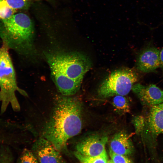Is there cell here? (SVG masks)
I'll return each instance as SVG.
<instances>
[{
	"label": "cell",
	"mask_w": 163,
	"mask_h": 163,
	"mask_svg": "<svg viewBox=\"0 0 163 163\" xmlns=\"http://www.w3.org/2000/svg\"><path fill=\"white\" fill-rule=\"evenodd\" d=\"M134 150L130 136L124 132L116 134L110 142L109 150L115 154L128 156L133 154Z\"/></svg>",
	"instance_id": "8fae6325"
},
{
	"label": "cell",
	"mask_w": 163,
	"mask_h": 163,
	"mask_svg": "<svg viewBox=\"0 0 163 163\" xmlns=\"http://www.w3.org/2000/svg\"><path fill=\"white\" fill-rule=\"evenodd\" d=\"M2 115L0 113V145H8L18 139L21 128L17 123Z\"/></svg>",
	"instance_id": "7c38bea8"
},
{
	"label": "cell",
	"mask_w": 163,
	"mask_h": 163,
	"mask_svg": "<svg viewBox=\"0 0 163 163\" xmlns=\"http://www.w3.org/2000/svg\"><path fill=\"white\" fill-rule=\"evenodd\" d=\"M160 67L163 69V48L160 52Z\"/></svg>",
	"instance_id": "7402d4cb"
},
{
	"label": "cell",
	"mask_w": 163,
	"mask_h": 163,
	"mask_svg": "<svg viewBox=\"0 0 163 163\" xmlns=\"http://www.w3.org/2000/svg\"><path fill=\"white\" fill-rule=\"evenodd\" d=\"M45 56L52 79L59 91L65 96H72L75 94L80 89L82 82L68 78L52 53H46Z\"/></svg>",
	"instance_id": "8992f818"
},
{
	"label": "cell",
	"mask_w": 163,
	"mask_h": 163,
	"mask_svg": "<svg viewBox=\"0 0 163 163\" xmlns=\"http://www.w3.org/2000/svg\"><path fill=\"white\" fill-rule=\"evenodd\" d=\"M76 157L83 163H107L108 157L107 153L95 156L84 155L75 152Z\"/></svg>",
	"instance_id": "9a60e30c"
},
{
	"label": "cell",
	"mask_w": 163,
	"mask_h": 163,
	"mask_svg": "<svg viewBox=\"0 0 163 163\" xmlns=\"http://www.w3.org/2000/svg\"><path fill=\"white\" fill-rule=\"evenodd\" d=\"M54 104L42 137L60 152L66 149L69 139L81 131L82 106L76 97L62 95L56 97Z\"/></svg>",
	"instance_id": "6da1fadb"
},
{
	"label": "cell",
	"mask_w": 163,
	"mask_h": 163,
	"mask_svg": "<svg viewBox=\"0 0 163 163\" xmlns=\"http://www.w3.org/2000/svg\"><path fill=\"white\" fill-rule=\"evenodd\" d=\"M108 138L107 136L92 135L79 142L76 146L75 152L90 156L100 155L107 153L105 145Z\"/></svg>",
	"instance_id": "ba28073f"
},
{
	"label": "cell",
	"mask_w": 163,
	"mask_h": 163,
	"mask_svg": "<svg viewBox=\"0 0 163 163\" xmlns=\"http://www.w3.org/2000/svg\"><path fill=\"white\" fill-rule=\"evenodd\" d=\"M11 8L16 10L27 9L30 5L28 0H3Z\"/></svg>",
	"instance_id": "d6986e66"
},
{
	"label": "cell",
	"mask_w": 163,
	"mask_h": 163,
	"mask_svg": "<svg viewBox=\"0 0 163 163\" xmlns=\"http://www.w3.org/2000/svg\"><path fill=\"white\" fill-rule=\"evenodd\" d=\"M111 159L114 163H134L128 156L118 155L109 150Z\"/></svg>",
	"instance_id": "ffe728a7"
},
{
	"label": "cell",
	"mask_w": 163,
	"mask_h": 163,
	"mask_svg": "<svg viewBox=\"0 0 163 163\" xmlns=\"http://www.w3.org/2000/svg\"><path fill=\"white\" fill-rule=\"evenodd\" d=\"M1 21L0 38L2 44L21 55L33 54L34 28L29 17L18 13Z\"/></svg>",
	"instance_id": "7a4b0ae2"
},
{
	"label": "cell",
	"mask_w": 163,
	"mask_h": 163,
	"mask_svg": "<svg viewBox=\"0 0 163 163\" xmlns=\"http://www.w3.org/2000/svg\"><path fill=\"white\" fill-rule=\"evenodd\" d=\"M9 50L3 44L0 47V113L2 115L9 106L14 111L20 110V105L16 95L17 91L27 96L26 93L17 85Z\"/></svg>",
	"instance_id": "3957f363"
},
{
	"label": "cell",
	"mask_w": 163,
	"mask_h": 163,
	"mask_svg": "<svg viewBox=\"0 0 163 163\" xmlns=\"http://www.w3.org/2000/svg\"><path fill=\"white\" fill-rule=\"evenodd\" d=\"M52 53L66 76L75 81L82 82L84 75L92 66L89 58L79 52H57Z\"/></svg>",
	"instance_id": "5b68a950"
},
{
	"label": "cell",
	"mask_w": 163,
	"mask_h": 163,
	"mask_svg": "<svg viewBox=\"0 0 163 163\" xmlns=\"http://www.w3.org/2000/svg\"><path fill=\"white\" fill-rule=\"evenodd\" d=\"M132 90L144 105L152 106L163 103V90L154 84L134 85Z\"/></svg>",
	"instance_id": "9c48e42d"
},
{
	"label": "cell",
	"mask_w": 163,
	"mask_h": 163,
	"mask_svg": "<svg viewBox=\"0 0 163 163\" xmlns=\"http://www.w3.org/2000/svg\"><path fill=\"white\" fill-rule=\"evenodd\" d=\"M0 163H13V157L8 145H0Z\"/></svg>",
	"instance_id": "e0dca14e"
},
{
	"label": "cell",
	"mask_w": 163,
	"mask_h": 163,
	"mask_svg": "<svg viewBox=\"0 0 163 163\" xmlns=\"http://www.w3.org/2000/svg\"><path fill=\"white\" fill-rule=\"evenodd\" d=\"M147 123L150 132L155 136L163 134V103L151 107Z\"/></svg>",
	"instance_id": "4fadbf2b"
},
{
	"label": "cell",
	"mask_w": 163,
	"mask_h": 163,
	"mask_svg": "<svg viewBox=\"0 0 163 163\" xmlns=\"http://www.w3.org/2000/svg\"><path fill=\"white\" fill-rule=\"evenodd\" d=\"M32 151L39 163H66L60 152L43 137L34 142Z\"/></svg>",
	"instance_id": "52a82bcc"
},
{
	"label": "cell",
	"mask_w": 163,
	"mask_h": 163,
	"mask_svg": "<svg viewBox=\"0 0 163 163\" xmlns=\"http://www.w3.org/2000/svg\"><path fill=\"white\" fill-rule=\"evenodd\" d=\"M138 79V75L133 69H119L112 72L103 81L98 89V94L103 98L117 95L125 96Z\"/></svg>",
	"instance_id": "277c9868"
},
{
	"label": "cell",
	"mask_w": 163,
	"mask_h": 163,
	"mask_svg": "<svg viewBox=\"0 0 163 163\" xmlns=\"http://www.w3.org/2000/svg\"><path fill=\"white\" fill-rule=\"evenodd\" d=\"M17 10L10 7L3 0H0V20L8 18L14 14Z\"/></svg>",
	"instance_id": "ac0fdd59"
},
{
	"label": "cell",
	"mask_w": 163,
	"mask_h": 163,
	"mask_svg": "<svg viewBox=\"0 0 163 163\" xmlns=\"http://www.w3.org/2000/svg\"><path fill=\"white\" fill-rule=\"evenodd\" d=\"M17 163H39L35 155L32 151L24 149L17 161Z\"/></svg>",
	"instance_id": "2e32d148"
},
{
	"label": "cell",
	"mask_w": 163,
	"mask_h": 163,
	"mask_svg": "<svg viewBox=\"0 0 163 163\" xmlns=\"http://www.w3.org/2000/svg\"><path fill=\"white\" fill-rule=\"evenodd\" d=\"M107 163H114L113 161L111 160H108Z\"/></svg>",
	"instance_id": "603a6c76"
},
{
	"label": "cell",
	"mask_w": 163,
	"mask_h": 163,
	"mask_svg": "<svg viewBox=\"0 0 163 163\" xmlns=\"http://www.w3.org/2000/svg\"><path fill=\"white\" fill-rule=\"evenodd\" d=\"M133 123L136 132L140 131L144 126L143 119L141 117H136L134 119Z\"/></svg>",
	"instance_id": "44dd1931"
},
{
	"label": "cell",
	"mask_w": 163,
	"mask_h": 163,
	"mask_svg": "<svg viewBox=\"0 0 163 163\" xmlns=\"http://www.w3.org/2000/svg\"><path fill=\"white\" fill-rule=\"evenodd\" d=\"M112 105L115 110L119 113H126L130 111L129 103L124 96L117 95L114 96L113 99Z\"/></svg>",
	"instance_id": "5bb4252c"
},
{
	"label": "cell",
	"mask_w": 163,
	"mask_h": 163,
	"mask_svg": "<svg viewBox=\"0 0 163 163\" xmlns=\"http://www.w3.org/2000/svg\"><path fill=\"white\" fill-rule=\"evenodd\" d=\"M160 51L157 48H146L139 54L136 60V66L139 71L145 73L153 72L160 67Z\"/></svg>",
	"instance_id": "30bf717a"
},
{
	"label": "cell",
	"mask_w": 163,
	"mask_h": 163,
	"mask_svg": "<svg viewBox=\"0 0 163 163\" xmlns=\"http://www.w3.org/2000/svg\"><path fill=\"white\" fill-rule=\"evenodd\" d=\"M80 163H82V162H80Z\"/></svg>",
	"instance_id": "cb8c5ba5"
}]
</instances>
